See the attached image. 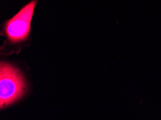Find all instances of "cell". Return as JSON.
Wrapping results in <instances>:
<instances>
[{
    "label": "cell",
    "instance_id": "obj_1",
    "mask_svg": "<svg viewBox=\"0 0 161 120\" xmlns=\"http://www.w3.org/2000/svg\"><path fill=\"white\" fill-rule=\"evenodd\" d=\"M27 86L20 71L13 65L2 63L0 67V107L18 102L25 94Z\"/></svg>",
    "mask_w": 161,
    "mask_h": 120
},
{
    "label": "cell",
    "instance_id": "obj_2",
    "mask_svg": "<svg viewBox=\"0 0 161 120\" xmlns=\"http://www.w3.org/2000/svg\"><path fill=\"white\" fill-rule=\"evenodd\" d=\"M37 2V0H32L4 23L2 34L11 43L23 42L29 38L31 32V21Z\"/></svg>",
    "mask_w": 161,
    "mask_h": 120
}]
</instances>
